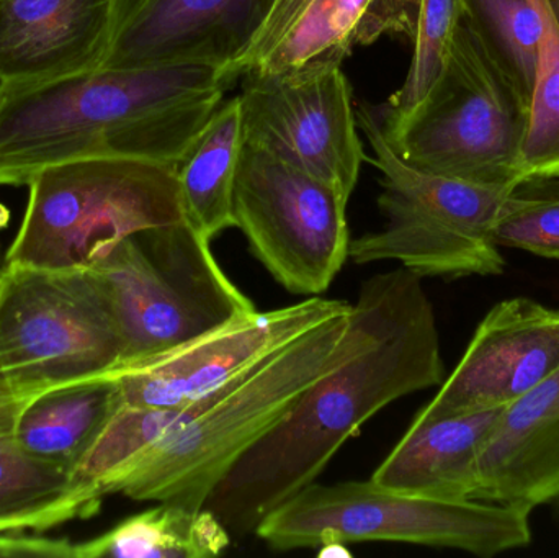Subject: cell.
<instances>
[{
	"label": "cell",
	"mask_w": 559,
	"mask_h": 558,
	"mask_svg": "<svg viewBox=\"0 0 559 558\" xmlns=\"http://www.w3.org/2000/svg\"><path fill=\"white\" fill-rule=\"evenodd\" d=\"M365 336L347 360L316 380L218 482L209 508L233 537L318 480L338 449L378 412L447 379L424 278L404 268L374 274L355 301Z\"/></svg>",
	"instance_id": "6da1fadb"
},
{
	"label": "cell",
	"mask_w": 559,
	"mask_h": 558,
	"mask_svg": "<svg viewBox=\"0 0 559 558\" xmlns=\"http://www.w3.org/2000/svg\"><path fill=\"white\" fill-rule=\"evenodd\" d=\"M236 79L210 66L98 68L39 85H0V186L94 157L176 167Z\"/></svg>",
	"instance_id": "7a4b0ae2"
},
{
	"label": "cell",
	"mask_w": 559,
	"mask_h": 558,
	"mask_svg": "<svg viewBox=\"0 0 559 558\" xmlns=\"http://www.w3.org/2000/svg\"><path fill=\"white\" fill-rule=\"evenodd\" d=\"M364 336V314L354 304L347 313L318 324L225 385L187 403L180 428L134 465L118 495L205 508L238 459L316 380L347 360Z\"/></svg>",
	"instance_id": "3957f363"
},
{
	"label": "cell",
	"mask_w": 559,
	"mask_h": 558,
	"mask_svg": "<svg viewBox=\"0 0 559 558\" xmlns=\"http://www.w3.org/2000/svg\"><path fill=\"white\" fill-rule=\"evenodd\" d=\"M532 100L465 13L426 97L380 121L394 153L417 169L486 186H524Z\"/></svg>",
	"instance_id": "277c9868"
},
{
	"label": "cell",
	"mask_w": 559,
	"mask_h": 558,
	"mask_svg": "<svg viewBox=\"0 0 559 558\" xmlns=\"http://www.w3.org/2000/svg\"><path fill=\"white\" fill-rule=\"evenodd\" d=\"M210 242L182 219L92 252L85 268L110 308L121 364L156 356L258 310L223 271Z\"/></svg>",
	"instance_id": "5b68a950"
},
{
	"label": "cell",
	"mask_w": 559,
	"mask_h": 558,
	"mask_svg": "<svg viewBox=\"0 0 559 558\" xmlns=\"http://www.w3.org/2000/svg\"><path fill=\"white\" fill-rule=\"evenodd\" d=\"M110 308L87 268L7 265L0 275V439L26 406L120 366Z\"/></svg>",
	"instance_id": "8992f818"
},
{
	"label": "cell",
	"mask_w": 559,
	"mask_h": 558,
	"mask_svg": "<svg viewBox=\"0 0 559 558\" xmlns=\"http://www.w3.org/2000/svg\"><path fill=\"white\" fill-rule=\"evenodd\" d=\"M357 124L380 169L378 199L386 223L350 241L355 264L397 262L420 277L460 278L504 274L506 261L492 231L514 187L486 186L404 163L388 143L373 108H358Z\"/></svg>",
	"instance_id": "52a82bcc"
},
{
	"label": "cell",
	"mask_w": 559,
	"mask_h": 558,
	"mask_svg": "<svg viewBox=\"0 0 559 558\" xmlns=\"http://www.w3.org/2000/svg\"><path fill=\"white\" fill-rule=\"evenodd\" d=\"M531 514L511 504L403 494L371 478L316 480L267 514L254 534L275 550L384 541L491 558L532 543Z\"/></svg>",
	"instance_id": "ba28073f"
},
{
	"label": "cell",
	"mask_w": 559,
	"mask_h": 558,
	"mask_svg": "<svg viewBox=\"0 0 559 558\" xmlns=\"http://www.w3.org/2000/svg\"><path fill=\"white\" fill-rule=\"evenodd\" d=\"M28 190L7 265L85 268L107 242L183 219L176 167L151 161H71L36 174Z\"/></svg>",
	"instance_id": "9c48e42d"
},
{
	"label": "cell",
	"mask_w": 559,
	"mask_h": 558,
	"mask_svg": "<svg viewBox=\"0 0 559 558\" xmlns=\"http://www.w3.org/2000/svg\"><path fill=\"white\" fill-rule=\"evenodd\" d=\"M347 203L328 183L246 144L233 195L236 228L255 258L292 294L328 292L348 259Z\"/></svg>",
	"instance_id": "30bf717a"
},
{
	"label": "cell",
	"mask_w": 559,
	"mask_h": 558,
	"mask_svg": "<svg viewBox=\"0 0 559 558\" xmlns=\"http://www.w3.org/2000/svg\"><path fill=\"white\" fill-rule=\"evenodd\" d=\"M239 95L245 143L306 170L350 199L367 161L347 78L337 68L248 72Z\"/></svg>",
	"instance_id": "8fae6325"
},
{
	"label": "cell",
	"mask_w": 559,
	"mask_h": 558,
	"mask_svg": "<svg viewBox=\"0 0 559 558\" xmlns=\"http://www.w3.org/2000/svg\"><path fill=\"white\" fill-rule=\"evenodd\" d=\"M350 308L348 301L318 295L275 310H254L173 349L121 364L105 376L117 382L123 405L140 408L187 405Z\"/></svg>",
	"instance_id": "7c38bea8"
},
{
	"label": "cell",
	"mask_w": 559,
	"mask_h": 558,
	"mask_svg": "<svg viewBox=\"0 0 559 558\" xmlns=\"http://www.w3.org/2000/svg\"><path fill=\"white\" fill-rule=\"evenodd\" d=\"M559 369V307L527 297L496 305L459 366L416 419L506 408Z\"/></svg>",
	"instance_id": "4fadbf2b"
},
{
	"label": "cell",
	"mask_w": 559,
	"mask_h": 558,
	"mask_svg": "<svg viewBox=\"0 0 559 558\" xmlns=\"http://www.w3.org/2000/svg\"><path fill=\"white\" fill-rule=\"evenodd\" d=\"M275 0H130L102 68L210 66L241 75Z\"/></svg>",
	"instance_id": "5bb4252c"
},
{
	"label": "cell",
	"mask_w": 559,
	"mask_h": 558,
	"mask_svg": "<svg viewBox=\"0 0 559 558\" xmlns=\"http://www.w3.org/2000/svg\"><path fill=\"white\" fill-rule=\"evenodd\" d=\"M420 0H275L241 75L337 68L383 35L414 38Z\"/></svg>",
	"instance_id": "9a60e30c"
},
{
	"label": "cell",
	"mask_w": 559,
	"mask_h": 558,
	"mask_svg": "<svg viewBox=\"0 0 559 558\" xmlns=\"http://www.w3.org/2000/svg\"><path fill=\"white\" fill-rule=\"evenodd\" d=\"M130 0H0V85L102 68Z\"/></svg>",
	"instance_id": "2e32d148"
},
{
	"label": "cell",
	"mask_w": 559,
	"mask_h": 558,
	"mask_svg": "<svg viewBox=\"0 0 559 558\" xmlns=\"http://www.w3.org/2000/svg\"><path fill=\"white\" fill-rule=\"evenodd\" d=\"M559 497V369L506 406L479 454L473 501L534 511Z\"/></svg>",
	"instance_id": "e0dca14e"
},
{
	"label": "cell",
	"mask_w": 559,
	"mask_h": 558,
	"mask_svg": "<svg viewBox=\"0 0 559 558\" xmlns=\"http://www.w3.org/2000/svg\"><path fill=\"white\" fill-rule=\"evenodd\" d=\"M504 408L420 422L371 475L381 487L437 500H472L479 454Z\"/></svg>",
	"instance_id": "ac0fdd59"
},
{
	"label": "cell",
	"mask_w": 559,
	"mask_h": 558,
	"mask_svg": "<svg viewBox=\"0 0 559 558\" xmlns=\"http://www.w3.org/2000/svg\"><path fill=\"white\" fill-rule=\"evenodd\" d=\"M121 402L111 377L52 390L26 406L12 438L25 454L74 472Z\"/></svg>",
	"instance_id": "d6986e66"
},
{
	"label": "cell",
	"mask_w": 559,
	"mask_h": 558,
	"mask_svg": "<svg viewBox=\"0 0 559 558\" xmlns=\"http://www.w3.org/2000/svg\"><path fill=\"white\" fill-rule=\"evenodd\" d=\"M242 146L241 110L236 97L219 105L176 166L183 219L210 241L235 226L233 195Z\"/></svg>",
	"instance_id": "ffe728a7"
},
{
	"label": "cell",
	"mask_w": 559,
	"mask_h": 558,
	"mask_svg": "<svg viewBox=\"0 0 559 558\" xmlns=\"http://www.w3.org/2000/svg\"><path fill=\"white\" fill-rule=\"evenodd\" d=\"M102 498L68 468L25 454L0 439V533L46 531L100 510Z\"/></svg>",
	"instance_id": "44dd1931"
},
{
	"label": "cell",
	"mask_w": 559,
	"mask_h": 558,
	"mask_svg": "<svg viewBox=\"0 0 559 558\" xmlns=\"http://www.w3.org/2000/svg\"><path fill=\"white\" fill-rule=\"evenodd\" d=\"M233 536L209 508L160 501L127 518L87 543H72L75 558H212L222 556Z\"/></svg>",
	"instance_id": "7402d4cb"
},
{
	"label": "cell",
	"mask_w": 559,
	"mask_h": 558,
	"mask_svg": "<svg viewBox=\"0 0 559 558\" xmlns=\"http://www.w3.org/2000/svg\"><path fill=\"white\" fill-rule=\"evenodd\" d=\"M542 22L540 61L531 130L522 157L524 182L559 179V0H532Z\"/></svg>",
	"instance_id": "603a6c76"
},
{
	"label": "cell",
	"mask_w": 559,
	"mask_h": 558,
	"mask_svg": "<svg viewBox=\"0 0 559 558\" xmlns=\"http://www.w3.org/2000/svg\"><path fill=\"white\" fill-rule=\"evenodd\" d=\"M463 13L502 68L534 98L540 61L542 22L532 0H462Z\"/></svg>",
	"instance_id": "cb8c5ba5"
},
{
	"label": "cell",
	"mask_w": 559,
	"mask_h": 558,
	"mask_svg": "<svg viewBox=\"0 0 559 558\" xmlns=\"http://www.w3.org/2000/svg\"><path fill=\"white\" fill-rule=\"evenodd\" d=\"M462 16V0H420L409 72L390 98L384 117H401L426 97L449 59Z\"/></svg>",
	"instance_id": "d4e9b609"
},
{
	"label": "cell",
	"mask_w": 559,
	"mask_h": 558,
	"mask_svg": "<svg viewBox=\"0 0 559 558\" xmlns=\"http://www.w3.org/2000/svg\"><path fill=\"white\" fill-rule=\"evenodd\" d=\"M499 248L559 259V195L525 197L515 190L492 231Z\"/></svg>",
	"instance_id": "484cf974"
},
{
	"label": "cell",
	"mask_w": 559,
	"mask_h": 558,
	"mask_svg": "<svg viewBox=\"0 0 559 558\" xmlns=\"http://www.w3.org/2000/svg\"><path fill=\"white\" fill-rule=\"evenodd\" d=\"M7 225V210L0 206V229ZM7 269V249L3 248L2 238H0V275Z\"/></svg>",
	"instance_id": "4316f807"
},
{
	"label": "cell",
	"mask_w": 559,
	"mask_h": 558,
	"mask_svg": "<svg viewBox=\"0 0 559 558\" xmlns=\"http://www.w3.org/2000/svg\"><path fill=\"white\" fill-rule=\"evenodd\" d=\"M551 513H554V520L555 524H557L558 531H559V497L557 500L551 501Z\"/></svg>",
	"instance_id": "83f0119b"
}]
</instances>
